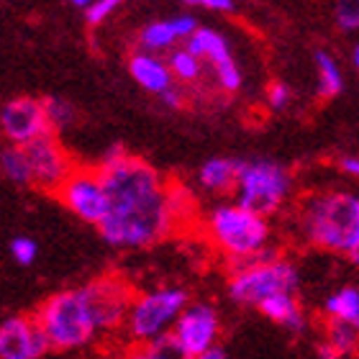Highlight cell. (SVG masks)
<instances>
[{
    "label": "cell",
    "mask_w": 359,
    "mask_h": 359,
    "mask_svg": "<svg viewBox=\"0 0 359 359\" xmlns=\"http://www.w3.org/2000/svg\"><path fill=\"white\" fill-rule=\"evenodd\" d=\"M108 193V216L97 231L111 247L142 249L157 244L175 229L165 180L144 159L126 154L97 167Z\"/></svg>",
    "instance_id": "6da1fadb"
},
{
    "label": "cell",
    "mask_w": 359,
    "mask_h": 359,
    "mask_svg": "<svg viewBox=\"0 0 359 359\" xmlns=\"http://www.w3.org/2000/svg\"><path fill=\"white\" fill-rule=\"evenodd\" d=\"M308 244L323 252L349 255L359 236V198L352 193H316L303 201L298 216Z\"/></svg>",
    "instance_id": "7a4b0ae2"
},
{
    "label": "cell",
    "mask_w": 359,
    "mask_h": 359,
    "mask_svg": "<svg viewBox=\"0 0 359 359\" xmlns=\"http://www.w3.org/2000/svg\"><path fill=\"white\" fill-rule=\"evenodd\" d=\"M205 233L231 264L247 262L269 247L267 218L241 208L239 203H221L210 210L205 216Z\"/></svg>",
    "instance_id": "3957f363"
},
{
    "label": "cell",
    "mask_w": 359,
    "mask_h": 359,
    "mask_svg": "<svg viewBox=\"0 0 359 359\" xmlns=\"http://www.w3.org/2000/svg\"><path fill=\"white\" fill-rule=\"evenodd\" d=\"M298 269L280 252L267 247L262 255L252 257L247 262L233 264L229 277V298L239 306L259 308L264 300L275 295H287L298 290Z\"/></svg>",
    "instance_id": "277c9868"
},
{
    "label": "cell",
    "mask_w": 359,
    "mask_h": 359,
    "mask_svg": "<svg viewBox=\"0 0 359 359\" xmlns=\"http://www.w3.org/2000/svg\"><path fill=\"white\" fill-rule=\"evenodd\" d=\"M39 326L44 329L52 352H77L95 339L97 326L90 316L83 290H62L39 306L36 316Z\"/></svg>",
    "instance_id": "5b68a950"
},
{
    "label": "cell",
    "mask_w": 359,
    "mask_h": 359,
    "mask_svg": "<svg viewBox=\"0 0 359 359\" xmlns=\"http://www.w3.org/2000/svg\"><path fill=\"white\" fill-rule=\"evenodd\" d=\"M292 175L275 159H241L233 203L257 216H272L290 198Z\"/></svg>",
    "instance_id": "8992f818"
},
{
    "label": "cell",
    "mask_w": 359,
    "mask_h": 359,
    "mask_svg": "<svg viewBox=\"0 0 359 359\" xmlns=\"http://www.w3.org/2000/svg\"><path fill=\"white\" fill-rule=\"evenodd\" d=\"M187 306H190L187 292L182 287H172V285L154 287V290L136 295L126 318L128 337L134 339L139 346H144L172 334L175 323L180 321V316L185 313Z\"/></svg>",
    "instance_id": "52a82bcc"
},
{
    "label": "cell",
    "mask_w": 359,
    "mask_h": 359,
    "mask_svg": "<svg viewBox=\"0 0 359 359\" xmlns=\"http://www.w3.org/2000/svg\"><path fill=\"white\" fill-rule=\"evenodd\" d=\"M85 295V303L90 308V316L95 321L97 331H113L121 323H126L131 303H134V292L131 285L118 275H103L90 280L88 285L80 287Z\"/></svg>",
    "instance_id": "ba28073f"
},
{
    "label": "cell",
    "mask_w": 359,
    "mask_h": 359,
    "mask_svg": "<svg viewBox=\"0 0 359 359\" xmlns=\"http://www.w3.org/2000/svg\"><path fill=\"white\" fill-rule=\"evenodd\" d=\"M57 195L85 224L100 226L108 216V193L100 170H75L57 190Z\"/></svg>",
    "instance_id": "9c48e42d"
},
{
    "label": "cell",
    "mask_w": 359,
    "mask_h": 359,
    "mask_svg": "<svg viewBox=\"0 0 359 359\" xmlns=\"http://www.w3.org/2000/svg\"><path fill=\"white\" fill-rule=\"evenodd\" d=\"M185 49L190 54H195L201 62H208L210 67H213V72H216V83L221 90H226V93L241 90L244 75H241L239 65L233 60L231 46H229L224 34L201 26V29L185 41Z\"/></svg>",
    "instance_id": "30bf717a"
},
{
    "label": "cell",
    "mask_w": 359,
    "mask_h": 359,
    "mask_svg": "<svg viewBox=\"0 0 359 359\" xmlns=\"http://www.w3.org/2000/svg\"><path fill=\"white\" fill-rule=\"evenodd\" d=\"M172 337L190 357H201L218 346L221 337V316L210 303H190L185 313L175 323Z\"/></svg>",
    "instance_id": "8fae6325"
},
{
    "label": "cell",
    "mask_w": 359,
    "mask_h": 359,
    "mask_svg": "<svg viewBox=\"0 0 359 359\" xmlns=\"http://www.w3.org/2000/svg\"><path fill=\"white\" fill-rule=\"evenodd\" d=\"M0 131L13 147H26L41 136L52 134L44 113V100L36 97H15L0 111Z\"/></svg>",
    "instance_id": "7c38bea8"
},
{
    "label": "cell",
    "mask_w": 359,
    "mask_h": 359,
    "mask_svg": "<svg viewBox=\"0 0 359 359\" xmlns=\"http://www.w3.org/2000/svg\"><path fill=\"white\" fill-rule=\"evenodd\" d=\"M26 157L31 165V182L44 190H60L65 185V180L75 172V167L69 162V154L62 149V144L57 142L54 134H46L36 142H31L23 147Z\"/></svg>",
    "instance_id": "4fadbf2b"
},
{
    "label": "cell",
    "mask_w": 359,
    "mask_h": 359,
    "mask_svg": "<svg viewBox=\"0 0 359 359\" xmlns=\"http://www.w3.org/2000/svg\"><path fill=\"white\" fill-rule=\"evenodd\" d=\"M52 344L34 316H13L0 323V359H46Z\"/></svg>",
    "instance_id": "5bb4252c"
},
{
    "label": "cell",
    "mask_w": 359,
    "mask_h": 359,
    "mask_svg": "<svg viewBox=\"0 0 359 359\" xmlns=\"http://www.w3.org/2000/svg\"><path fill=\"white\" fill-rule=\"evenodd\" d=\"M198 29L201 26H198V21H195L193 15H175V18H167V21L149 23L142 31L139 44H142V52H149V54L167 52L177 41H187Z\"/></svg>",
    "instance_id": "9a60e30c"
},
{
    "label": "cell",
    "mask_w": 359,
    "mask_h": 359,
    "mask_svg": "<svg viewBox=\"0 0 359 359\" xmlns=\"http://www.w3.org/2000/svg\"><path fill=\"white\" fill-rule=\"evenodd\" d=\"M128 72H131V77H134L147 93H154V95H159V97L165 95L170 88H175L172 69H170V65H167L165 60H159L157 54H149V52L131 54Z\"/></svg>",
    "instance_id": "2e32d148"
},
{
    "label": "cell",
    "mask_w": 359,
    "mask_h": 359,
    "mask_svg": "<svg viewBox=\"0 0 359 359\" xmlns=\"http://www.w3.org/2000/svg\"><path fill=\"white\" fill-rule=\"evenodd\" d=\"M239 167L241 159L213 157L208 162H203V167L198 170V182L208 193H233L236 190V180H239Z\"/></svg>",
    "instance_id": "e0dca14e"
},
{
    "label": "cell",
    "mask_w": 359,
    "mask_h": 359,
    "mask_svg": "<svg viewBox=\"0 0 359 359\" xmlns=\"http://www.w3.org/2000/svg\"><path fill=\"white\" fill-rule=\"evenodd\" d=\"M259 313L269 321H275L277 326H283L287 331H303L306 329V313H303V306L298 303L295 292H287V295H275V298L264 300L259 306Z\"/></svg>",
    "instance_id": "ac0fdd59"
},
{
    "label": "cell",
    "mask_w": 359,
    "mask_h": 359,
    "mask_svg": "<svg viewBox=\"0 0 359 359\" xmlns=\"http://www.w3.org/2000/svg\"><path fill=\"white\" fill-rule=\"evenodd\" d=\"M329 321H344L359 331V285H344L323 303Z\"/></svg>",
    "instance_id": "d6986e66"
},
{
    "label": "cell",
    "mask_w": 359,
    "mask_h": 359,
    "mask_svg": "<svg viewBox=\"0 0 359 359\" xmlns=\"http://www.w3.org/2000/svg\"><path fill=\"white\" fill-rule=\"evenodd\" d=\"M316 69H318V93L323 97H337L344 90L341 67L329 52H323V49L316 52Z\"/></svg>",
    "instance_id": "ffe728a7"
},
{
    "label": "cell",
    "mask_w": 359,
    "mask_h": 359,
    "mask_svg": "<svg viewBox=\"0 0 359 359\" xmlns=\"http://www.w3.org/2000/svg\"><path fill=\"white\" fill-rule=\"evenodd\" d=\"M0 170L11 182H18V185H34L31 182V165L29 157H26V149L23 147H6L0 151Z\"/></svg>",
    "instance_id": "44dd1931"
},
{
    "label": "cell",
    "mask_w": 359,
    "mask_h": 359,
    "mask_svg": "<svg viewBox=\"0 0 359 359\" xmlns=\"http://www.w3.org/2000/svg\"><path fill=\"white\" fill-rule=\"evenodd\" d=\"M326 346L337 354L354 357L359 354V331L344 321H329L326 323Z\"/></svg>",
    "instance_id": "7402d4cb"
},
{
    "label": "cell",
    "mask_w": 359,
    "mask_h": 359,
    "mask_svg": "<svg viewBox=\"0 0 359 359\" xmlns=\"http://www.w3.org/2000/svg\"><path fill=\"white\" fill-rule=\"evenodd\" d=\"M167 65L172 69V77L180 80V83H198L203 75V62L198 60L195 54L187 52L185 46H182V49H172Z\"/></svg>",
    "instance_id": "603a6c76"
},
{
    "label": "cell",
    "mask_w": 359,
    "mask_h": 359,
    "mask_svg": "<svg viewBox=\"0 0 359 359\" xmlns=\"http://www.w3.org/2000/svg\"><path fill=\"white\" fill-rule=\"evenodd\" d=\"M44 113H46V121H49V128L54 131H62V128H67L72 121H75V111H72V105L67 100H62V97H46L44 100Z\"/></svg>",
    "instance_id": "cb8c5ba5"
},
{
    "label": "cell",
    "mask_w": 359,
    "mask_h": 359,
    "mask_svg": "<svg viewBox=\"0 0 359 359\" xmlns=\"http://www.w3.org/2000/svg\"><path fill=\"white\" fill-rule=\"evenodd\" d=\"M147 354L151 359H193L190 354L177 344V339L172 334H167V337L157 339V341H151V344H144Z\"/></svg>",
    "instance_id": "d4e9b609"
},
{
    "label": "cell",
    "mask_w": 359,
    "mask_h": 359,
    "mask_svg": "<svg viewBox=\"0 0 359 359\" xmlns=\"http://www.w3.org/2000/svg\"><path fill=\"white\" fill-rule=\"evenodd\" d=\"M334 21L341 31H359V0H337L334 3Z\"/></svg>",
    "instance_id": "484cf974"
},
{
    "label": "cell",
    "mask_w": 359,
    "mask_h": 359,
    "mask_svg": "<svg viewBox=\"0 0 359 359\" xmlns=\"http://www.w3.org/2000/svg\"><path fill=\"white\" fill-rule=\"evenodd\" d=\"M11 255H13V259L18 264L29 267V264H34V259H36V255H39L36 241L29 239V236H15V239L11 241Z\"/></svg>",
    "instance_id": "4316f807"
},
{
    "label": "cell",
    "mask_w": 359,
    "mask_h": 359,
    "mask_svg": "<svg viewBox=\"0 0 359 359\" xmlns=\"http://www.w3.org/2000/svg\"><path fill=\"white\" fill-rule=\"evenodd\" d=\"M121 3H123V0H95V3L88 8V13H85L88 15V23L90 26H95V23L105 21V18H108V15L121 6Z\"/></svg>",
    "instance_id": "83f0119b"
},
{
    "label": "cell",
    "mask_w": 359,
    "mask_h": 359,
    "mask_svg": "<svg viewBox=\"0 0 359 359\" xmlns=\"http://www.w3.org/2000/svg\"><path fill=\"white\" fill-rule=\"evenodd\" d=\"M290 97H292V93L285 83H272L267 88V103L272 111H283V108H287V105H290Z\"/></svg>",
    "instance_id": "f1b7e54d"
},
{
    "label": "cell",
    "mask_w": 359,
    "mask_h": 359,
    "mask_svg": "<svg viewBox=\"0 0 359 359\" xmlns=\"http://www.w3.org/2000/svg\"><path fill=\"white\" fill-rule=\"evenodd\" d=\"M187 6H201V8H208V11H233V0H182Z\"/></svg>",
    "instance_id": "f546056e"
},
{
    "label": "cell",
    "mask_w": 359,
    "mask_h": 359,
    "mask_svg": "<svg viewBox=\"0 0 359 359\" xmlns=\"http://www.w3.org/2000/svg\"><path fill=\"white\" fill-rule=\"evenodd\" d=\"M339 167H341V172H344V175L359 180V157H354V154H346V157L339 159Z\"/></svg>",
    "instance_id": "4dcf8cb0"
},
{
    "label": "cell",
    "mask_w": 359,
    "mask_h": 359,
    "mask_svg": "<svg viewBox=\"0 0 359 359\" xmlns=\"http://www.w3.org/2000/svg\"><path fill=\"white\" fill-rule=\"evenodd\" d=\"M182 100H185V95H182V90H180V88H170L165 95H162V103L170 105V108H180V105H182Z\"/></svg>",
    "instance_id": "1f68e13d"
},
{
    "label": "cell",
    "mask_w": 359,
    "mask_h": 359,
    "mask_svg": "<svg viewBox=\"0 0 359 359\" xmlns=\"http://www.w3.org/2000/svg\"><path fill=\"white\" fill-rule=\"evenodd\" d=\"M318 359H352V357H344V354H337L334 349H329V346L323 344L321 349H318Z\"/></svg>",
    "instance_id": "d6a6232c"
},
{
    "label": "cell",
    "mask_w": 359,
    "mask_h": 359,
    "mask_svg": "<svg viewBox=\"0 0 359 359\" xmlns=\"http://www.w3.org/2000/svg\"><path fill=\"white\" fill-rule=\"evenodd\" d=\"M193 359H229V357H226V352L221 346H216V349H210V352L201 354V357H193Z\"/></svg>",
    "instance_id": "836d02e7"
},
{
    "label": "cell",
    "mask_w": 359,
    "mask_h": 359,
    "mask_svg": "<svg viewBox=\"0 0 359 359\" xmlns=\"http://www.w3.org/2000/svg\"><path fill=\"white\" fill-rule=\"evenodd\" d=\"M126 359H151V357L147 354V349H144V346H136V349H131V352L126 354Z\"/></svg>",
    "instance_id": "e575fe53"
},
{
    "label": "cell",
    "mask_w": 359,
    "mask_h": 359,
    "mask_svg": "<svg viewBox=\"0 0 359 359\" xmlns=\"http://www.w3.org/2000/svg\"><path fill=\"white\" fill-rule=\"evenodd\" d=\"M349 262H354V264H359V236H357V241L352 244V249H349Z\"/></svg>",
    "instance_id": "d590c367"
},
{
    "label": "cell",
    "mask_w": 359,
    "mask_h": 359,
    "mask_svg": "<svg viewBox=\"0 0 359 359\" xmlns=\"http://www.w3.org/2000/svg\"><path fill=\"white\" fill-rule=\"evenodd\" d=\"M352 62H354V67H357V72H359V39H357V44L352 46Z\"/></svg>",
    "instance_id": "8d00e7d4"
},
{
    "label": "cell",
    "mask_w": 359,
    "mask_h": 359,
    "mask_svg": "<svg viewBox=\"0 0 359 359\" xmlns=\"http://www.w3.org/2000/svg\"><path fill=\"white\" fill-rule=\"evenodd\" d=\"M72 3H75V6H80V8H90L95 0H72Z\"/></svg>",
    "instance_id": "74e56055"
},
{
    "label": "cell",
    "mask_w": 359,
    "mask_h": 359,
    "mask_svg": "<svg viewBox=\"0 0 359 359\" xmlns=\"http://www.w3.org/2000/svg\"><path fill=\"white\" fill-rule=\"evenodd\" d=\"M357 359H359V354H357Z\"/></svg>",
    "instance_id": "f35d334b"
}]
</instances>
